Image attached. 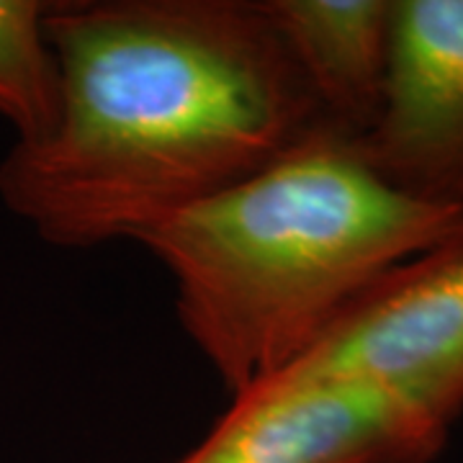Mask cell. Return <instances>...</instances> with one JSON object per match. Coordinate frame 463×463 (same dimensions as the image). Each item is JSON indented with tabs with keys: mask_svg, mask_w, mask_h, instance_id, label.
<instances>
[{
	"mask_svg": "<svg viewBox=\"0 0 463 463\" xmlns=\"http://www.w3.org/2000/svg\"><path fill=\"white\" fill-rule=\"evenodd\" d=\"M307 83L322 127L358 142L383 103L394 0H255Z\"/></svg>",
	"mask_w": 463,
	"mask_h": 463,
	"instance_id": "cell-6",
	"label": "cell"
},
{
	"mask_svg": "<svg viewBox=\"0 0 463 463\" xmlns=\"http://www.w3.org/2000/svg\"><path fill=\"white\" fill-rule=\"evenodd\" d=\"M461 216L397 191L322 127L137 242L173 276L183 330L237 397L291 368L365 286Z\"/></svg>",
	"mask_w": 463,
	"mask_h": 463,
	"instance_id": "cell-2",
	"label": "cell"
},
{
	"mask_svg": "<svg viewBox=\"0 0 463 463\" xmlns=\"http://www.w3.org/2000/svg\"><path fill=\"white\" fill-rule=\"evenodd\" d=\"M448 435L379 383L283 371L232 397L212 432L170 463H430Z\"/></svg>",
	"mask_w": 463,
	"mask_h": 463,
	"instance_id": "cell-4",
	"label": "cell"
},
{
	"mask_svg": "<svg viewBox=\"0 0 463 463\" xmlns=\"http://www.w3.org/2000/svg\"><path fill=\"white\" fill-rule=\"evenodd\" d=\"M44 29L60 114L0 160V201L57 248L137 242L322 129L255 0L50 3Z\"/></svg>",
	"mask_w": 463,
	"mask_h": 463,
	"instance_id": "cell-1",
	"label": "cell"
},
{
	"mask_svg": "<svg viewBox=\"0 0 463 463\" xmlns=\"http://www.w3.org/2000/svg\"><path fill=\"white\" fill-rule=\"evenodd\" d=\"M286 371L379 383L453 428L463 414V216L365 286Z\"/></svg>",
	"mask_w": 463,
	"mask_h": 463,
	"instance_id": "cell-3",
	"label": "cell"
},
{
	"mask_svg": "<svg viewBox=\"0 0 463 463\" xmlns=\"http://www.w3.org/2000/svg\"><path fill=\"white\" fill-rule=\"evenodd\" d=\"M355 145L402 194L463 209V0H394L383 103Z\"/></svg>",
	"mask_w": 463,
	"mask_h": 463,
	"instance_id": "cell-5",
	"label": "cell"
},
{
	"mask_svg": "<svg viewBox=\"0 0 463 463\" xmlns=\"http://www.w3.org/2000/svg\"><path fill=\"white\" fill-rule=\"evenodd\" d=\"M50 3L0 0V116L16 142L33 145L60 114V72L44 18Z\"/></svg>",
	"mask_w": 463,
	"mask_h": 463,
	"instance_id": "cell-7",
	"label": "cell"
}]
</instances>
